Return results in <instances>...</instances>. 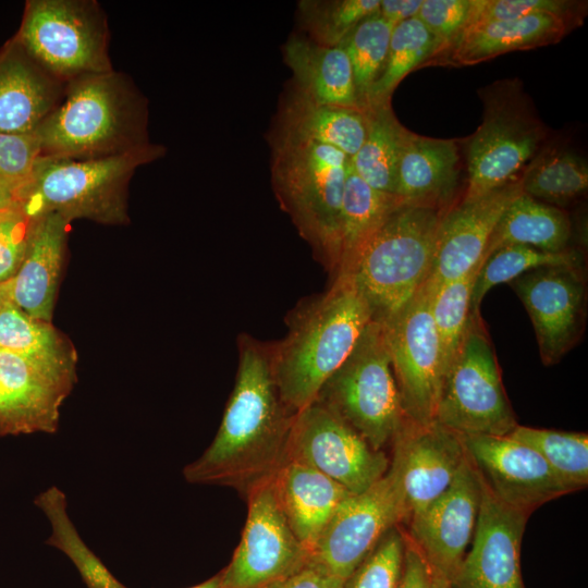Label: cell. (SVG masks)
<instances>
[{"label": "cell", "instance_id": "6da1fadb", "mask_svg": "<svg viewBox=\"0 0 588 588\" xmlns=\"http://www.w3.org/2000/svg\"><path fill=\"white\" fill-rule=\"evenodd\" d=\"M295 414L281 401L271 351L243 338L235 384L205 452L183 469L189 483L236 489L244 498L286 461Z\"/></svg>", "mask_w": 588, "mask_h": 588}, {"label": "cell", "instance_id": "7a4b0ae2", "mask_svg": "<svg viewBox=\"0 0 588 588\" xmlns=\"http://www.w3.org/2000/svg\"><path fill=\"white\" fill-rule=\"evenodd\" d=\"M147 121L144 95L112 70L69 82L61 102L34 134L41 156L102 158L149 146Z\"/></svg>", "mask_w": 588, "mask_h": 588}, {"label": "cell", "instance_id": "3957f363", "mask_svg": "<svg viewBox=\"0 0 588 588\" xmlns=\"http://www.w3.org/2000/svg\"><path fill=\"white\" fill-rule=\"evenodd\" d=\"M371 320L367 302L345 275L295 313L287 336L271 351L278 392L292 413L316 400Z\"/></svg>", "mask_w": 588, "mask_h": 588}, {"label": "cell", "instance_id": "277c9868", "mask_svg": "<svg viewBox=\"0 0 588 588\" xmlns=\"http://www.w3.org/2000/svg\"><path fill=\"white\" fill-rule=\"evenodd\" d=\"M269 140L271 176L278 199L302 236L335 270L350 157L278 123Z\"/></svg>", "mask_w": 588, "mask_h": 588}, {"label": "cell", "instance_id": "5b68a950", "mask_svg": "<svg viewBox=\"0 0 588 588\" xmlns=\"http://www.w3.org/2000/svg\"><path fill=\"white\" fill-rule=\"evenodd\" d=\"M161 145L122 155L66 159L40 156L28 183L21 189V211L30 219L57 213L71 222L89 219L103 224H126L127 185L143 164L162 157Z\"/></svg>", "mask_w": 588, "mask_h": 588}, {"label": "cell", "instance_id": "8992f818", "mask_svg": "<svg viewBox=\"0 0 588 588\" xmlns=\"http://www.w3.org/2000/svg\"><path fill=\"white\" fill-rule=\"evenodd\" d=\"M443 210L404 204L365 243L345 274L367 302L372 320L387 322L425 284Z\"/></svg>", "mask_w": 588, "mask_h": 588}, {"label": "cell", "instance_id": "52a82bcc", "mask_svg": "<svg viewBox=\"0 0 588 588\" xmlns=\"http://www.w3.org/2000/svg\"><path fill=\"white\" fill-rule=\"evenodd\" d=\"M318 401L369 445L383 451L406 417L393 375L383 324L371 320L345 362L320 389Z\"/></svg>", "mask_w": 588, "mask_h": 588}, {"label": "cell", "instance_id": "ba28073f", "mask_svg": "<svg viewBox=\"0 0 588 588\" xmlns=\"http://www.w3.org/2000/svg\"><path fill=\"white\" fill-rule=\"evenodd\" d=\"M15 37L40 65L64 84L112 71L109 26L97 1H27Z\"/></svg>", "mask_w": 588, "mask_h": 588}, {"label": "cell", "instance_id": "9c48e42d", "mask_svg": "<svg viewBox=\"0 0 588 588\" xmlns=\"http://www.w3.org/2000/svg\"><path fill=\"white\" fill-rule=\"evenodd\" d=\"M434 420L461 436H507L518 425L479 313L444 375Z\"/></svg>", "mask_w": 588, "mask_h": 588}, {"label": "cell", "instance_id": "30bf717a", "mask_svg": "<svg viewBox=\"0 0 588 588\" xmlns=\"http://www.w3.org/2000/svg\"><path fill=\"white\" fill-rule=\"evenodd\" d=\"M511 93H489L485 114L467 149V188L463 198L485 195L516 179L544 138L541 123Z\"/></svg>", "mask_w": 588, "mask_h": 588}, {"label": "cell", "instance_id": "8fae6325", "mask_svg": "<svg viewBox=\"0 0 588 588\" xmlns=\"http://www.w3.org/2000/svg\"><path fill=\"white\" fill-rule=\"evenodd\" d=\"M301 462L359 493L384 476L390 461L318 401L294 416L286 461Z\"/></svg>", "mask_w": 588, "mask_h": 588}, {"label": "cell", "instance_id": "7c38bea8", "mask_svg": "<svg viewBox=\"0 0 588 588\" xmlns=\"http://www.w3.org/2000/svg\"><path fill=\"white\" fill-rule=\"evenodd\" d=\"M247 517L220 588H275L309 560L287 525L274 497L271 479L247 497Z\"/></svg>", "mask_w": 588, "mask_h": 588}, {"label": "cell", "instance_id": "4fadbf2b", "mask_svg": "<svg viewBox=\"0 0 588 588\" xmlns=\"http://www.w3.org/2000/svg\"><path fill=\"white\" fill-rule=\"evenodd\" d=\"M382 324L406 419L416 424L433 421L443 368L425 286L397 315Z\"/></svg>", "mask_w": 588, "mask_h": 588}, {"label": "cell", "instance_id": "5bb4252c", "mask_svg": "<svg viewBox=\"0 0 588 588\" xmlns=\"http://www.w3.org/2000/svg\"><path fill=\"white\" fill-rule=\"evenodd\" d=\"M402 522H407L406 509L388 468L371 487L341 502L309 559L345 581L380 539Z\"/></svg>", "mask_w": 588, "mask_h": 588}, {"label": "cell", "instance_id": "9a60e30c", "mask_svg": "<svg viewBox=\"0 0 588 588\" xmlns=\"http://www.w3.org/2000/svg\"><path fill=\"white\" fill-rule=\"evenodd\" d=\"M509 283L532 322L541 362L559 363L585 331L587 290L581 266H543Z\"/></svg>", "mask_w": 588, "mask_h": 588}, {"label": "cell", "instance_id": "2e32d148", "mask_svg": "<svg viewBox=\"0 0 588 588\" xmlns=\"http://www.w3.org/2000/svg\"><path fill=\"white\" fill-rule=\"evenodd\" d=\"M389 464L402 495L407 522L452 483L467 454L458 433L436 420H405L392 440Z\"/></svg>", "mask_w": 588, "mask_h": 588}, {"label": "cell", "instance_id": "e0dca14e", "mask_svg": "<svg viewBox=\"0 0 588 588\" xmlns=\"http://www.w3.org/2000/svg\"><path fill=\"white\" fill-rule=\"evenodd\" d=\"M461 438L482 481L509 506L531 514L543 503L573 492L534 449L510 436Z\"/></svg>", "mask_w": 588, "mask_h": 588}, {"label": "cell", "instance_id": "ac0fdd59", "mask_svg": "<svg viewBox=\"0 0 588 588\" xmlns=\"http://www.w3.org/2000/svg\"><path fill=\"white\" fill-rule=\"evenodd\" d=\"M479 475L466 456L450 487L407 523V537L432 573L449 584L471 542L479 511Z\"/></svg>", "mask_w": 588, "mask_h": 588}, {"label": "cell", "instance_id": "d6986e66", "mask_svg": "<svg viewBox=\"0 0 588 588\" xmlns=\"http://www.w3.org/2000/svg\"><path fill=\"white\" fill-rule=\"evenodd\" d=\"M76 372L0 350V437L54 433Z\"/></svg>", "mask_w": 588, "mask_h": 588}, {"label": "cell", "instance_id": "ffe728a7", "mask_svg": "<svg viewBox=\"0 0 588 588\" xmlns=\"http://www.w3.org/2000/svg\"><path fill=\"white\" fill-rule=\"evenodd\" d=\"M480 485L471 547L449 585L451 588H524L519 555L530 514L500 501L481 478Z\"/></svg>", "mask_w": 588, "mask_h": 588}, {"label": "cell", "instance_id": "44dd1931", "mask_svg": "<svg viewBox=\"0 0 588 588\" xmlns=\"http://www.w3.org/2000/svg\"><path fill=\"white\" fill-rule=\"evenodd\" d=\"M522 193L516 179L476 198L443 210L437 230L430 273L424 284L432 292L458 279L479 264L491 234L511 201Z\"/></svg>", "mask_w": 588, "mask_h": 588}, {"label": "cell", "instance_id": "7402d4cb", "mask_svg": "<svg viewBox=\"0 0 588 588\" xmlns=\"http://www.w3.org/2000/svg\"><path fill=\"white\" fill-rule=\"evenodd\" d=\"M65 85L14 35L0 48V133H34L61 102Z\"/></svg>", "mask_w": 588, "mask_h": 588}, {"label": "cell", "instance_id": "603a6c76", "mask_svg": "<svg viewBox=\"0 0 588 588\" xmlns=\"http://www.w3.org/2000/svg\"><path fill=\"white\" fill-rule=\"evenodd\" d=\"M69 224L57 213L32 219L22 265L13 278L0 284L4 298L33 318L51 322Z\"/></svg>", "mask_w": 588, "mask_h": 588}, {"label": "cell", "instance_id": "cb8c5ba5", "mask_svg": "<svg viewBox=\"0 0 588 588\" xmlns=\"http://www.w3.org/2000/svg\"><path fill=\"white\" fill-rule=\"evenodd\" d=\"M278 505L292 532L309 552L351 492L301 462L287 460L271 478Z\"/></svg>", "mask_w": 588, "mask_h": 588}, {"label": "cell", "instance_id": "d4e9b609", "mask_svg": "<svg viewBox=\"0 0 588 588\" xmlns=\"http://www.w3.org/2000/svg\"><path fill=\"white\" fill-rule=\"evenodd\" d=\"M458 149L452 139L406 131L396 170L395 195L407 204L444 210L458 183Z\"/></svg>", "mask_w": 588, "mask_h": 588}, {"label": "cell", "instance_id": "484cf974", "mask_svg": "<svg viewBox=\"0 0 588 588\" xmlns=\"http://www.w3.org/2000/svg\"><path fill=\"white\" fill-rule=\"evenodd\" d=\"M583 20L540 13L518 20L465 28L444 57L448 63L473 65L502 53L558 42Z\"/></svg>", "mask_w": 588, "mask_h": 588}, {"label": "cell", "instance_id": "4316f807", "mask_svg": "<svg viewBox=\"0 0 588 588\" xmlns=\"http://www.w3.org/2000/svg\"><path fill=\"white\" fill-rule=\"evenodd\" d=\"M282 53L293 73L292 86L299 93L318 103L363 109L342 46H321L293 33L282 46Z\"/></svg>", "mask_w": 588, "mask_h": 588}, {"label": "cell", "instance_id": "83f0119b", "mask_svg": "<svg viewBox=\"0 0 588 588\" xmlns=\"http://www.w3.org/2000/svg\"><path fill=\"white\" fill-rule=\"evenodd\" d=\"M278 124L303 137L333 146L350 158L367 132L366 110L318 103L292 85L282 100Z\"/></svg>", "mask_w": 588, "mask_h": 588}, {"label": "cell", "instance_id": "f1b7e54d", "mask_svg": "<svg viewBox=\"0 0 588 588\" xmlns=\"http://www.w3.org/2000/svg\"><path fill=\"white\" fill-rule=\"evenodd\" d=\"M572 229L567 215L559 207L539 201L523 192L507 206L497 223L482 261L507 245H527L541 250H567Z\"/></svg>", "mask_w": 588, "mask_h": 588}, {"label": "cell", "instance_id": "f546056e", "mask_svg": "<svg viewBox=\"0 0 588 588\" xmlns=\"http://www.w3.org/2000/svg\"><path fill=\"white\" fill-rule=\"evenodd\" d=\"M404 204L407 203L400 196L368 185L355 172L350 158L341 207L336 275L348 271L365 243Z\"/></svg>", "mask_w": 588, "mask_h": 588}, {"label": "cell", "instance_id": "4dcf8cb0", "mask_svg": "<svg viewBox=\"0 0 588 588\" xmlns=\"http://www.w3.org/2000/svg\"><path fill=\"white\" fill-rule=\"evenodd\" d=\"M367 132L351 157L355 172L371 187L395 194L397 163L407 128L395 118L391 102L365 109Z\"/></svg>", "mask_w": 588, "mask_h": 588}, {"label": "cell", "instance_id": "1f68e13d", "mask_svg": "<svg viewBox=\"0 0 588 588\" xmlns=\"http://www.w3.org/2000/svg\"><path fill=\"white\" fill-rule=\"evenodd\" d=\"M0 350L75 371L76 352L49 321L33 318L4 298L0 310Z\"/></svg>", "mask_w": 588, "mask_h": 588}, {"label": "cell", "instance_id": "d6a6232c", "mask_svg": "<svg viewBox=\"0 0 588 588\" xmlns=\"http://www.w3.org/2000/svg\"><path fill=\"white\" fill-rule=\"evenodd\" d=\"M50 523L47 544L60 550L74 564L87 588H127L120 583L79 536L68 513L64 492L50 487L34 500Z\"/></svg>", "mask_w": 588, "mask_h": 588}, {"label": "cell", "instance_id": "836d02e7", "mask_svg": "<svg viewBox=\"0 0 588 588\" xmlns=\"http://www.w3.org/2000/svg\"><path fill=\"white\" fill-rule=\"evenodd\" d=\"M520 180L522 192L548 205L562 206L588 187V164L578 154L547 150L534 157Z\"/></svg>", "mask_w": 588, "mask_h": 588}, {"label": "cell", "instance_id": "e575fe53", "mask_svg": "<svg viewBox=\"0 0 588 588\" xmlns=\"http://www.w3.org/2000/svg\"><path fill=\"white\" fill-rule=\"evenodd\" d=\"M433 36L418 17H412L392 29L383 71L372 86L366 108L388 103L401 81L427 59L437 54Z\"/></svg>", "mask_w": 588, "mask_h": 588}, {"label": "cell", "instance_id": "d590c367", "mask_svg": "<svg viewBox=\"0 0 588 588\" xmlns=\"http://www.w3.org/2000/svg\"><path fill=\"white\" fill-rule=\"evenodd\" d=\"M534 449L573 491L588 483V436L517 425L507 434Z\"/></svg>", "mask_w": 588, "mask_h": 588}, {"label": "cell", "instance_id": "8d00e7d4", "mask_svg": "<svg viewBox=\"0 0 588 588\" xmlns=\"http://www.w3.org/2000/svg\"><path fill=\"white\" fill-rule=\"evenodd\" d=\"M481 265L432 292L426 290L440 344L443 378L463 340L470 316L473 286Z\"/></svg>", "mask_w": 588, "mask_h": 588}, {"label": "cell", "instance_id": "74e56055", "mask_svg": "<svg viewBox=\"0 0 588 588\" xmlns=\"http://www.w3.org/2000/svg\"><path fill=\"white\" fill-rule=\"evenodd\" d=\"M552 265H580V257L571 249L552 253L518 244L497 249L478 271L471 292L470 313H479L482 298L494 285L509 283L527 271Z\"/></svg>", "mask_w": 588, "mask_h": 588}, {"label": "cell", "instance_id": "f35d334b", "mask_svg": "<svg viewBox=\"0 0 588 588\" xmlns=\"http://www.w3.org/2000/svg\"><path fill=\"white\" fill-rule=\"evenodd\" d=\"M393 27L377 12L363 20L340 45L350 59L356 95L364 110L368 94L383 71Z\"/></svg>", "mask_w": 588, "mask_h": 588}, {"label": "cell", "instance_id": "ab89813d", "mask_svg": "<svg viewBox=\"0 0 588 588\" xmlns=\"http://www.w3.org/2000/svg\"><path fill=\"white\" fill-rule=\"evenodd\" d=\"M380 0H303L297 5L305 36L321 46L341 45L366 17L378 12Z\"/></svg>", "mask_w": 588, "mask_h": 588}, {"label": "cell", "instance_id": "60d3db41", "mask_svg": "<svg viewBox=\"0 0 588 588\" xmlns=\"http://www.w3.org/2000/svg\"><path fill=\"white\" fill-rule=\"evenodd\" d=\"M404 551L405 534L393 527L345 580L344 588H396Z\"/></svg>", "mask_w": 588, "mask_h": 588}, {"label": "cell", "instance_id": "b9f144b4", "mask_svg": "<svg viewBox=\"0 0 588 588\" xmlns=\"http://www.w3.org/2000/svg\"><path fill=\"white\" fill-rule=\"evenodd\" d=\"M583 2L567 0H471V10L465 28L540 13L583 20Z\"/></svg>", "mask_w": 588, "mask_h": 588}, {"label": "cell", "instance_id": "7bdbcfd3", "mask_svg": "<svg viewBox=\"0 0 588 588\" xmlns=\"http://www.w3.org/2000/svg\"><path fill=\"white\" fill-rule=\"evenodd\" d=\"M471 0H422L416 17L433 36L438 51L444 54L466 27Z\"/></svg>", "mask_w": 588, "mask_h": 588}, {"label": "cell", "instance_id": "ee69618b", "mask_svg": "<svg viewBox=\"0 0 588 588\" xmlns=\"http://www.w3.org/2000/svg\"><path fill=\"white\" fill-rule=\"evenodd\" d=\"M40 156V145L34 133H0V180L14 188L17 197L30 180Z\"/></svg>", "mask_w": 588, "mask_h": 588}, {"label": "cell", "instance_id": "f6af8a7d", "mask_svg": "<svg viewBox=\"0 0 588 588\" xmlns=\"http://www.w3.org/2000/svg\"><path fill=\"white\" fill-rule=\"evenodd\" d=\"M32 219L17 211L0 220V284L17 272L25 257Z\"/></svg>", "mask_w": 588, "mask_h": 588}, {"label": "cell", "instance_id": "bcb514c9", "mask_svg": "<svg viewBox=\"0 0 588 588\" xmlns=\"http://www.w3.org/2000/svg\"><path fill=\"white\" fill-rule=\"evenodd\" d=\"M396 588H432L431 569L407 535L402 575Z\"/></svg>", "mask_w": 588, "mask_h": 588}, {"label": "cell", "instance_id": "7dc6e473", "mask_svg": "<svg viewBox=\"0 0 588 588\" xmlns=\"http://www.w3.org/2000/svg\"><path fill=\"white\" fill-rule=\"evenodd\" d=\"M345 581L319 564L308 562L275 588H344Z\"/></svg>", "mask_w": 588, "mask_h": 588}, {"label": "cell", "instance_id": "c3c4849f", "mask_svg": "<svg viewBox=\"0 0 588 588\" xmlns=\"http://www.w3.org/2000/svg\"><path fill=\"white\" fill-rule=\"evenodd\" d=\"M422 0H380L378 14L392 26L415 17Z\"/></svg>", "mask_w": 588, "mask_h": 588}, {"label": "cell", "instance_id": "681fc988", "mask_svg": "<svg viewBox=\"0 0 588 588\" xmlns=\"http://www.w3.org/2000/svg\"><path fill=\"white\" fill-rule=\"evenodd\" d=\"M12 210L21 211L17 193L14 188L0 180V211Z\"/></svg>", "mask_w": 588, "mask_h": 588}, {"label": "cell", "instance_id": "f907efd6", "mask_svg": "<svg viewBox=\"0 0 588 588\" xmlns=\"http://www.w3.org/2000/svg\"><path fill=\"white\" fill-rule=\"evenodd\" d=\"M221 574H217L211 578L191 588H220Z\"/></svg>", "mask_w": 588, "mask_h": 588}, {"label": "cell", "instance_id": "816d5d0a", "mask_svg": "<svg viewBox=\"0 0 588 588\" xmlns=\"http://www.w3.org/2000/svg\"><path fill=\"white\" fill-rule=\"evenodd\" d=\"M431 585L432 588H451L449 583L439 575L431 572Z\"/></svg>", "mask_w": 588, "mask_h": 588}, {"label": "cell", "instance_id": "f5cc1de1", "mask_svg": "<svg viewBox=\"0 0 588 588\" xmlns=\"http://www.w3.org/2000/svg\"><path fill=\"white\" fill-rule=\"evenodd\" d=\"M17 211H20V210L0 211V220L7 218V217H9V216H11L12 213L17 212Z\"/></svg>", "mask_w": 588, "mask_h": 588}, {"label": "cell", "instance_id": "db71d44e", "mask_svg": "<svg viewBox=\"0 0 588 588\" xmlns=\"http://www.w3.org/2000/svg\"><path fill=\"white\" fill-rule=\"evenodd\" d=\"M3 302H4V296H3V293H2L1 287H0V310H1V307L3 305Z\"/></svg>", "mask_w": 588, "mask_h": 588}]
</instances>
